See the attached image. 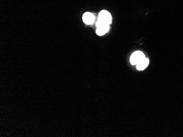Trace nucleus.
Masks as SVG:
<instances>
[{"instance_id":"nucleus-1","label":"nucleus","mask_w":183,"mask_h":137,"mask_svg":"<svg viewBox=\"0 0 183 137\" xmlns=\"http://www.w3.org/2000/svg\"><path fill=\"white\" fill-rule=\"evenodd\" d=\"M144 58H145V55L143 52L137 51L132 54L130 58V62L132 65H137Z\"/></svg>"},{"instance_id":"nucleus-2","label":"nucleus","mask_w":183,"mask_h":137,"mask_svg":"<svg viewBox=\"0 0 183 137\" xmlns=\"http://www.w3.org/2000/svg\"><path fill=\"white\" fill-rule=\"evenodd\" d=\"M111 20H112L111 15L110 13L108 11L103 10L99 13L98 17L99 21H102L107 24H110L111 23Z\"/></svg>"},{"instance_id":"nucleus-3","label":"nucleus","mask_w":183,"mask_h":137,"mask_svg":"<svg viewBox=\"0 0 183 137\" xmlns=\"http://www.w3.org/2000/svg\"><path fill=\"white\" fill-rule=\"evenodd\" d=\"M94 19L95 17L91 13L86 12L83 14L82 17L83 22L87 25L93 24V22L94 21Z\"/></svg>"},{"instance_id":"nucleus-4","label":"nucleus","mask_w":183,"mask_h":137,"mask_svg":"<svg viewBox=\"0 0 183 137\" xmlns=\"http://www.w3.org/2000/svg\"><path fill=\"white\" fill-rule=\"evenodd\" d=\"M110 29L109 24L101 26L99 27H97V29L96 30V33L98 36H103L104 34L106 33Z\"/></svg>"},{"instance_id":"nucleus-5","label":"nucleus","mask_w":183,"mask_h":137,"mask_svg":"<svg viewBox=\"0 0 183 137\" xmlns=\"http://www.w3.org/2000/svg\"><path fill=\"white\" fill-rule=\"evenodd\" d=\"M149 63V60L148 58H144L137 65V68L139 71H142L145 69Z\"/></svg>"}]
</instances>
